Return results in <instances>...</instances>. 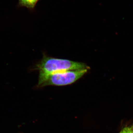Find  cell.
<instances>
[{"label": "cell", "mask_w": 133, "mask_h": 133, "mask_svg": "<svg viewBox=\"0 0 133 133\" xmlns=\"http://www.w3.org/2000/svg\"><path fill=\"white\" fill-rule=\"evenodd\" d=\"M34 68L39 71V78L60 72L90 69L84 63L50 57L45 55Z\"/></svg>", "instance_id": "cell-1"}, {"label": "cell", "mask_w": 133, "mask_h": 133, "mask_svg": "<svg viewBox=\"0 0 133 133\" xmlns=\"http://www.w3.org/2000/svg\"><path fill=\"white\" fill-rule=\"evenodd\" d=\"M88 69L60 72L49 74L38 79L37 87L46 86H62L73 84L88 71Z\"/></svg>", "instance_id": "cell-2"}, {"label": "cell", "mask_w": 133, "mask_h": 133, "mask_svg": "<svg viewBox=\"0 0 133 133\" xmlns=\"http://www.w3.org/2000/svg\"><path fill=\"white\" fill-rule=\"evenodd\" d=\"M38 1V0H19L22 5L31 9L35 6Z\"/></svg>", "instance_id": "cell-3"}, {"label": "cell", "mask_w": 133, "mask_h": 133, "mask_svg": "<svg viewBox=\"0 0 133 133\" xmlns=\"http://www.w3.org/2000/svg\"><path fill=\"white\" fill-rule=\"evenodd\" d=\"M125 133H133V124L129 127L124 128Z\"/></svg>", "instance_id": "cell-4"}, {"label": "cell", "mask_w": 133, "mask_h": 133, "mask_svg": "<svg viewBox=\"0 0 133 133\" xmlns=\"http://www.w3.org/2000/svg\"><path fill=\"white\" fill-rule=\"evenodd\" d=\"M119 133H125V131H124V129H123L122 130V131H121Z\"/></svg>", "instance_id": "cell-5"}]
</instances>
